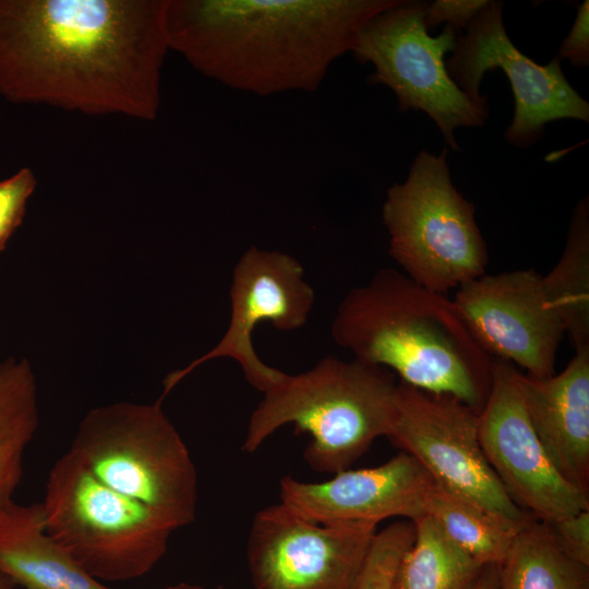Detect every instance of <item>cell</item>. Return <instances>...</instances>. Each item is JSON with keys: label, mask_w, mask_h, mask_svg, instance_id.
I'll return each mask as SVG.
<instances>
[{"label": "cell", "mask_w": 589, "mask_h": 589, "mask_svg": "<svg viewBox=\"0 0 589 589\" xmlns=\"http://www.w3.org/2000/svg\"><path fill=\"white\" fill-rule=\"evenodd\" d=\"M168 0H0V96L154 120Z\"/></svg>", "instance_id": "1"}, {"label": "cell", "mask_w": 589, "mask_h": 589, "mask_svg": "<svg viewBox=\"0 0 589 589\" xmlns=\"http://www.w3.org/2000/svg\"><path fill=\"white\" fill-rule=\"evenodd\" d=\"M397 0H168L170 50L231 89L314 92L363 26Z\"/></svg>", "instance_id": "2"}, {"label": "cell", "mask_w": 589, "mask_h": 589, "mask_svg": "<svg viewBox=\"0 0 589 589\" xmlns=\"http://www.w3.org/2000/svg\"><path fill=\"white\" fill-rule=\"evenodd\" d=\"M336 344L400 382L452 396L480 411L493 358L476 341L453 300L404 273L382 268L340 301L332 324Z\"/></svg>", "instance_id": "3"}, {"label": "cell", "mask_w": 589, "mask_h": 589, "mask_svg": "<svg viewBox=\"0 0 589 589\" xmlns=\"http://www.w3.org/2000/svg\"><path fill=\"white\" fill-rule=\"evenodd\" d=\"M397 384L385 368L333 356L304 372L286 373L252 411L242 450L253 454L291 424L311 437L303 457L313 470L349 469L377 437L388 436Z\"/></svg>", "instance_id": "4"}, {"label": "cell", "mask_w": 589, "mask_h": 589, "mask_svg": "<svg viewBox=\"0 0 589 589\" xmlns=\"http://www.w3.org/2000/svg\"><path fill=\"white\" fill-rule=\"evenodd\" d=\"M159 402L91 410L68 452L101 483L152 508L177 530L195 520L197 472Z\"/></svg>", "instance_id": "5"}, {"label": "cell", "mask_w": 589, "mask_h": 589, "mask_svg": "<svg viewBox=\"0 0 589 589\" xmlns=\"http://www.w3.org/2000/svg\"><path fill=\"white\" fill-rule=\"evenodd\" d=\"M40 503L47 531L101 582L145 576L176 531L152 508L97 480L70 452L51 467Z\"/></svg>", "instance_id": "6"}, {"label": "cell", "mask_w": 589, "mask_h": 589, "mask_svg": "<svg viewBox=\"0 0 589 589\" xmlns=\"http://www.w3.org/2000/svg\"><path fill=\"white\" fill-rule=\"evenodd\" d=\"M446 157V148L420 152L382 207L393 260L413 281L442 294L485 274L489 261L474 206L452 183Z\"/></svg>", "instance_id": "7"}, {"label": "cell", "mask_w": 589, "mask_h": 589, "mask_svg": "<svg viewBox=\"0 0 589 589\" xmlns=\"http://www.w3.org/2000/svg\"><path fill=\"white\" fill-rule=\"evenodd\" d=\"M426 5L397 0L363 26L351 53L359 62L373 65L369 83L392 89L400 111H424L446 144L459 149L455 131L482 125L488 107L476 104L450 77L445 56L455 50L458 32L446 25L440 35H429Z\"/></svg>", "instance_id": "8"}, {"label": "cell", "mask_w": 589, "mask_h": 589, "mask_svg": "<svg viewBox=\"0 0 589 589\" xmlns=\"http://www.w3.org/2000/svg\"><path fill=\"white\" fill-rule=\"evenodd\" d=\"M387 437L444 490L516 522L532 518L491 468L479 440V411L460 400L398 383Z\"/></svg>", "instance_id": "9"}, {"label": "cell", "mask_w": 589, "mask_h": 589, "mask_svg": "<svg viewBox=\"0 0 589 589\" xmlns=\"http://www.w3.org/2000/svg\"><path fill=\"white\" fill-rule=\"evenodd\" d=\"M503 4L489 1L457 38L446 61L458 87L476 104L488 107L480 94L483 75L501 69L508 79L515 103L513 121L505 139L516 146L533 144L544 125L560 119L589 121V104L565 77L556 57L545 65L524 55L510 40L503 24Z\"/></svg>", "instance_id": "10"}, {"label": "cell", "mask_w": 589, "mask_h": 589, "mask_svg": "<svg viewBox=\"0 0 589 589\" xmlns=\"http://www.w3.org/2000/svg\"><path fill=\"white\" fill-rule=\"evenodd\" d=\"M377 525L318 524L281 503L257 512L248 539L255 589H352Z\"/></svg>", "instance_id": "11"}, {"label": "cell", "mask_w": 589, "mask_h": 589, "mask_svg": "<svg viewBox=\"0 0 589 589\" xmlns=\"http://www.w3.org/2000/svg\"><path fill=\"white\" fill-rule=\"evenodd\" d=\"M314 302L315 292L296 257L277 250L249 248L233 268L230 321L225 335L208 352L169 373L164 381L163 396L194 369L218 358L235 360L248 383L266 392L286 373L260 359L252 341L254 329L262 323H271L284 332L301 328Z\"/></svg>", "instance_id": "12"}, {"label": "cell", "mask_w": 589, "mask_h": 589, "mask_svg": "<svg viewBox=\"0 0 589 589\" xmlns=\"http://www.w3.org/2000/svg\"><path fill=\"white\" fill-rule=\"evenodd\" d=\"M522 372L493 359L486 400L479 411L484 455L513 502L545 524L589 509V494L555 469L530 423L522 393Z\"/></svg>", "instance_id": "13"}, {"label": "cell", "mask_w": 589, "mask_h": 589, "mask_svg": "<svg viewBox=\"0 0 589 589\" xmlns=\"http://www.w3.org/2000/svg\"><path fill=\"white\" fill-rule=\"evenodd\" d=\"M453 302L491 358L519 366L532 377L555 374L565 328L538 272L483 274L460 286Z\"/></svg>", "instance_id": "14"}, {"label": "cell", "mask_w": 589, "mask_h": 589, "mask_svg": "<svg viewBox=\"0 0 589 589\" xmlns=\"http://www.w3.org/2000/svg\"><path fill=\"white\" fill-rule=\"evenodd\" d=\"M434 482L422 466L401 452L386 462L346 469L323 482L280 480V503L318 524L378 525L393 517L413 521L423 516L424 500Z\"/></svg>", "instance_id": "15"}, {"label": "cell", "mask_w": 589, "mask_h": 589, "mask_svg": "<svg viewBox=\"0 0 589 589\" xmlns=\"http://www.w3.org/2000/svg\"><path fill=\"white\" fill-rule=\"evenodd\" d=\"M530 423L549 459L572 485L589 494V348L558 374L537 378L522 373Z\"/></svg>", "instance_id": "16"}, {"label": "cell", "mask_w": 589, "mask_h": 589, "mask_svg": "<svg viewBox=\"0 0 589 589\" xmlns=\"http://www.w3.org/2000/svg\"><path fill=\"white\" fill-rule=\"evenodd\" d=\"M0 573L24 589H113L92 577L47 531L41 503L0 512Z\"/></svg>", "instance_id": "17"}, {"label": "cell", "mask_w": 589, "mask_h": 589, "mask_svg": "<svg viewBox=\"0 0 589 589\" xmlns=\"http://www.w3.org/2000/svg\"><path fill=\"white\" fill-rule=\"evenodd\" d=\"M497 589H589V566L561 550L550 525L531 518L498 565Z\"/></svg>", "instance_id": "18"}, {"label": "cell", "mask_w": 589, "mask_h": 589, "mask_svg": "<svg viewBox=\"0 0 589 589\" xmlns=\"http://www.w3.org/2000/svg\"><path fill=\"white\" fill-rule=\"evenodd\" d=\"M424 512L449 540L483 566L501 565L527 522L510 520L435 483L426 493Z\"/></svg>", "instance_id": "19"}, {"label": "cell", "mask_w": 589, "mask_h": 589, "mask_svg": "<svg viewBox=\"0 0 589 589\" xmlns=\"http://www.w3.org/2000/svg\"><path fill=\"white\" fill-rule=\"evenodd\" d=\"M395 570L392 589H471L483 565L456 545L426 514Z\"/></svg>", "instance_id": "20"}, {"label": "cell", "mask_w": 589, "mask_h": 589, "mask_svg": "<svg viewBox=\"0 0 589 589\" xmlns=\"http://www.w3.org/2000/svg\"><path fill=\"white\" fill-rule=\"evenodd\" d=\"M543 283L575 350L589 348L588 197L576 205L563 254Z\"/></svg>", "instance_id": "21"}, {"label": "cell", "mask_w": 589, "mask_h": 589, "mask_svg": "<svg viewBox=\"0 0 589 589\" xmlns=\"http://www.w3.org/2000/svg\"><path fill=\"white\" fill-rule=\"evenodd\" d=\"M38 423L36 384L26 359L0 363V447H26Z\"/></svg>", "instance_id": "22"}, {"label": "cell", "mask_w": 589, "mask_h": 589, "mask_svg": "<svg viewBox=\"0 0 589 589\" xmlns=\"http://www.w3.org/2000/svg\"><path fill=\"white\" fill-rule=\"evenodd\" d=\"M414 538L410 520L377 531L352 589H392L397 565Z\"/></svg>", "instance_id": "23"}, {"label": "cell", "mask_w": 589, "mask_h": 589, "mask_svg": "<svg viewBox=\"0 0 589 589\" xmlns=\"http://www.w3.org/2000/svg\"><path fill=\"white\" fill-rule=\"evenodd\" d=\"M36 183V177L29 168H21L0 181V252L22 224L27 201L34 193Z\"/></svg>", "instance_id": "24"}, {"label": "cell", "mask_w": 589, "mask_h": 589, "mask_svg": "<svg viewBox=\"0 0 589 589\" xmlns=\"http://www.w3.org/2000/svg\"><path fill=\"white\" fill-rule=\"evenodd\" d=\"M550 527L561 550L574 561L589 566V509L565 517Z\"/></svg>", "instance_id": "25"}, {"label": "cell", "mask_w": 589, "mask_h": 589, "mask_svg": "<svg viewBox=\"0 0 589 589\" xmlns=\"http://www.w3.org/2000/svg\"><path fill=\"white\" fill-rule=\"evenodd\" d=\"M488 0H436L428 3L424 13L426 28L446 23L457 32L467 28Z\"/></svg>", "instance_id": "26"}, {"label": "cell", "mask_w": 589, "mask_h": 589, "mask_svg": "<svg viewBox=\"0 0 589 589\" xmlns=\"http://www.w3.org/2000/svg\"><path fill=\"white\" fill-rule=\"evenodd\" d=\"M567 59L574 67H587L589 64V1H584L577 11V16L564 39L558 57Z\"/></svg>", "instance_id": "27"}, {"label": "cell", "mask_w": 589, "mask_h": 589, "mask_svg": "<svg viewBox=\"0 0 589 589\" xmlns=\"http://www.w3.org/2000/svg\"><path fill=\"white\" fill-rule=\"evenodd\" d=\"M24 449L16 445L0 447V512L13 500L22 479Z\"/></svg>", "instance_id": "28"}, {"label": "cell", "mask_w": 589, "mask_h": 589, "mask_svg": "<svg viewBox=\"0 0 589 589\" xmlns=\"http://www.w3.org/2000/svg\"><path fill=\"white\" fill-rule=\"evenodd\" d=\"M498 566L488 565L481 570L471 589H497Z\"/></svg>", "instance_id": "29"}, {"label": "cell", "mask_w": 589, "mask_h": 589, "mask_svg": "<svg viewBox=\"0 0 589 589\" xmlns=\"http://www.w3.org/2000/svg\"><path fill=\"white\" fill-rule=\"evenodd\" d=\"M160 589H224V587L217 586V587L209 588V587H204V586L195 585V584L178 582V584L166 586Z\"/></svg>", "instance_id": "30"}, {"label": "cell", "mask_w": 589, "mask_h": 589, "mask_svg": "<svg viewBox=\"0 0 589 589\" xmlns=\"http://www.w3.org/2000/svg\"><path fill=\"white\" fill-rule=\"evenodd\" d=\"M15 584L7 576L0 573V589H14Z\"/></svg>", "instance_id": "31"}]
</instances>
